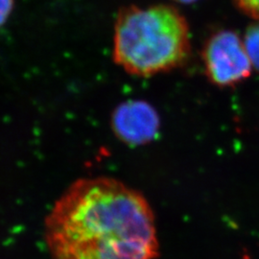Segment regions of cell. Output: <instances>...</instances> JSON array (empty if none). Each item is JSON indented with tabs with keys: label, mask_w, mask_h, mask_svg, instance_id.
<instances>
[{
	"label": "cell",
	"mask_w": 259,
	"mask_h": 259,
	"mask_svg": "<svg viewBox=\"0 0 259 259\" xmlns=\"http://www.w3.org/2000/svg\"><path fill=\"white\" fill-rule=\"evenodd\" d=\"M52 259H156L154 211L138 190L109 177L79 179L45 221Z\"/></svg>",
	"instance_id": "cell-1"
},
{
	"label": "cell",
	"mask_w": 259,
	"mask_h": 259,
	"mask_svg": "<svg viewBox=\"0 0 259 259\" xmlns=\"http://www.w3.org/2000/svg\"><path fill=\"white\" fill-rule=\"evenodd\" d=\"M189 53V27L175 7L131 5L119 11L113 60L129 74L150 77L171 71L185 64Z\"/></svg>",
	"instance_id": "cell-2"
},
{
	"label": "cell",
	"mask_w": 259,
	"mask_h": 259,
	"mask_svg": "<svg viewBox=\"0 0 259 259\" xmlns=\"http://www.w3.org/2000/svg\"><path fill=\"white\" fill-rule=\"evenodd\" d=\"M203 63L209 81L219 87H232L245 81L253 67L244 39L230 30L217 32L207 39Z\"/></svg>",
	"instance_id": "cell-3"
},
{
	"label": "cell",
	"mask_w": 259,
	"mask_h": 259,
	"mask_svg": "<svg viewBox=\"0 0 259 259\" xmlns=\"http://www.w3.org/2000/svg\"><path fill=\"white\" fill-rule=\"evenodd\" d=\"M111 127L116 137L131 145L145 144L155 138L158 118L146 103L130 101L122 104L112 114Z\"/></svg>",
	"instance_id": "cell-4"
},
{
	"label": "cell",
	"mask_w": 259,
	"mask_h": 259,
	"mask_svg": "<svg viewBox=\"0 0 259 259\" xmlns=\"http://www.w3.org/2000/svg\"><path fill=\"white\" fill-rule=\"evenodd\" d=\"M243 39L252 66L259 70V24L249 28Z\"/></svg>",
	"instance_id": "cell-5"
},
{
	"label": "cell",
	"mask_w": 259,
	"mask_h": 259,
	"mask_svg": "<svg viewBox=\"0 0 259 259\" xmlns=\"http://www.w3.org/2000/svg\"><path fill=\"white\" fill-rule=\"evenodd\" d=\"M242 13L259 22V0H232Z\"/></svg>",
	"instance_id": "cell-6"
},
{
	"label": "cell",
	"mask_w": 259,
	"mask_h": 259,
	"mask_svg": "<svg viewBox=\"0 0 259 259\" xmlns=\"http://www.w3.org/2000/svg\"><path fill=\"white\" fill-rule=\"evenodd\" d=\"M14 4V0H0V27L9 19Z\"/></svg>",
	"instance_id": "cell-7"
},
{
	"label": "cell",
	"mask_w": 259,
	"mask_h": 259,
	"mask_svg": "<svg viewBox=\"0 0 259 259\" xmlns=\"http://www.w3.org/2000/svg\"><path fill=\"white\" fill-rule=\"evenodd\" d=\"M178 2H181V3H190V2H193L195 0H175Z\"/></svg>",
	"instance_id": "cell-8"
}]
</instances>
